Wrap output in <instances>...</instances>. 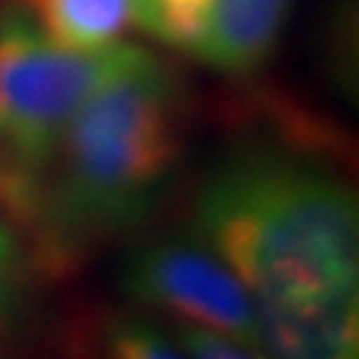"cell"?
I'll return each mask as SVG.
<instances>
[{
	"instance_id": "7",
	"label": "cell",
	"mask_w": 359,
	"mask_h": 359,
	"mask_svg": "<svg viewBox=\"0 0 359 359\" xmlns=\"http://www.w3.org/2000/svg\"><path fill=\"white\" fill-rule=\"evenodd\" d=\"M39 30L66 48L90 51L114 45L135 25V0H21Z\"/></svg>"
},
{
	"instance_id": "10",
	"label": "cell",
	"mask_w": 359,
	"mask_h": 359,
	"mask_svg": "<svg viewBox=\"0 0 359 359\" xmlns=\"http://www.w3.org/2000/svg\"><path fill=\"white\" fill-rule=\"evenodd\" d=\"M177 344L189 359H266L255 347L237 344L224 335L207 332V330H192V327H180L177 330Z\"/></svg>"
},
{
	"instance_id": "3",
	"label": "cell",
	"mask_w": 359,
	"mask_h": 359,
	"mask_svg": "<svg viewBox=\"0 0 359 359\" xmlns=\"http://www.w3.org/2000/svg\"><path fill=\"white\" fill-rule=\"evenodd\" d=\"M135 51L123 42L90 51L66 48L21 13L0 21V150L9 156L6 171L39 162L84 99Z\"/></svg>"
},
{
	"instance_id": "4",
	"label": "cell",
	"mask_w": 359,
	"mask_h": 359,
	"mask_svg": "<svg viewBox=\"0 0 359 359\" xmlns=\"http://www.w3.org/2000/svg\"><path fill=\"white\" fill-rule=\"evenodd\" d=\"M123 290L135 306L159 311L171 323L261 351L255 299L207 243L165 237L141 245L123 269Z\"/></svg>"
},
{
	"instance_id": "11",
	"label": "cell",
	"mask_w": 359,
	"mask_h": 359,
	"mask_svg": "<svg viewBox=\"0 0 359 359\" xmlns=\"http://www.w3.org/2000/svg\"><path fill=\"white\" fill-rule=\"evenodd\" d=\"M21 285V252L15 237L0 224V327L6 323Z\"/></svg>"
},
{
	"instance_id": "2",
	"label": "cell",
	"mask_w": 359,
	"mask_h": 359,
	"mask_svg": "<svg viewBox=\"0 0 359 359\" xmlns=\"http://www.w3.org/2000/svg\"><path fill=\"white\" fill-rule=\"evenodd\" d=\"M195 228L255 306L356 297V195L314 159L282 153L231 159L201 192Z\"/></svg>"
},
{
	"instance_id": "6",
	"label": "cell",
	"mask_w": 359,
	"mask_h": 359,
	"mask_svg": "<svg viewBox=\"0 0 359 359\" xmlns=\"http://www.w3.org/2000/svg\"><path fill=\"white\" fill-rule=\"evenodd\" d=\"M290 0H210L195 57L222 75L245 78L273 57Z\"/></svg>"
},
{
	"instance_id": "9",
	"label": "cell",
	"mask_w": 359,
	"mask_h": 359,
	"mask_svg": "<svg viewBox=\"0 0 359 359\" xmlns=\"http://www.w3.org/2000/svg\"><path fill=\"white\" fill-rule=\"evenodd\" d=\"M99 359H189L180 347L144 320L114 318L99 339Z\"/></svg>"
},
{
	"instance_id": "1",
	"label": "cell",
	"mask_w": 359,
	"mask_h": 359,
	"mask_svg": "<svg viewBox=\"0 0 359 359\" xmlns=\"http://www.w3.org/2000/svg\"><path fill=\"white\" fill-rule=\"evenodd\" d=\"M183 138L180 75L138 48L84 99L39 162L0 174V195L30 231L39 261L63 273L153 207Z\"/></svg>"
},
{
	"instance_id": "8",
	"label": "cell",
	"mask_w": 359,
	"mask_h": 359,
	"mask_svg": "<svg viewBox=\"0 0 359 359\" xmlns=\"http://www.w3.org/2000/svg\"><path fill=\"white\" fill-rule=\"evenodd\" d=\"M210 0H135V21L165 45L192 54Z\"/></svg>"
},
{
	"instance_id": "5",
	"label": "cell",
	"mask_w": 359,
	"mask_h": 359,
	"mask_svg": "<svg viewBox=\"0 0 359 359\" xmlns=\"http://www.w3.org/2000/svg\"><path fill=\"white\" fill-rule=\"evenodd\" d=\"M266 359H359V299L255 306Z\"/></svg>"
}]
</instances>
